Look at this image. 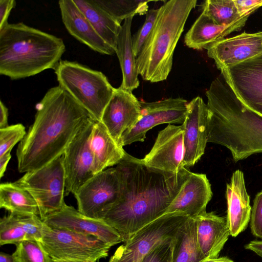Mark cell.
<instances>
[{
    "instance_id": "1",
    "label": "cell",
    "mask_w": 262,
    "mask_h": 262,
    "mask_svg": "<svg viewBox=\"0 0 262 262\" xmlns=\"http://www.w3.org/2000/svg\"><path fill=\"white\" fill-rule=\"evenodd\" d=\"M115 167L120 195L104 220L124 242L164 214L190 172L185 167L177 173L153 168L126 152Z\"/></svg>"
},
{
    "instance_id": "36",
    "label": "cell",
    "mask_w": 262,
    "mask_h": 262,
    "mask_svg": "<svg viewBox=\"0 0 262 262\" xmlns=\"http://www.w3.org/2000/svg\"><path fill=\"white\" fill-rule=\"evenodd\" d=\"M250 226L252 234L262 240V191L256 194L253 201Z\"/></svg>"
},
{
    "instance_id": "38",
    "label": "cell",
    "mask_w": 262,
    "mask_h": 262,
    "mask_svg": "<svg viewBox=\"0 0 262 262\" xmlns=\"http://www.w3.org/2000/svg\"><path fill=\"white\" fill-rule=\"evenodd\" d=\"M15 5L14 0H0V29L8 24L10 13Z\"/></svg>"
},
{
    "instance_id": "20",
    "label": "cell",
    "mask_w": 262,
    "mask_h": 262,
    "mask_svg": "<svg viewBox=\"0 0 262 262\" xmlns=\"http://www.w3.org/2000/svg\"><path fill=\"white\" fill-rule=\"evenodd\" d=\"M196 218V238L202 261L218 257L230 232L226 217L205 212Z\"/></svg>"
},
{
    "instance_id": "31",
    "label": "cell",
    "mask_w": 262,
    "mask_h": 262,
    "mask_svg": "<svg viewBox=\"0 0 262 262\" xmlns=\"http://www.w3.org/2000/svg\"><path fill=\"white\" fill-rule=\"evenodd\" d=\"M27 240L23 215L10 213L0 220V245L17 244Z\"/></svg>"
},
{
    "instance_id": "37",
    "label": "cell",
    "mask_w": 262,
    "mask_h": 262,
    "mask_svg": "<svg viewBox=\"0 0 262 262\" xmlns=\"http://www.w3.org/2000/svg\"><path fill=\"white\" fill-rule=\"evenodd\" d=\"M234 2L241 16L252 14L262 6V0H234Z\"/></svg>"
},
{
    "instance_id": "33",
    "label": "cell",
    "mask_w": 262,
    "mask_h": 262,
    "mask_svg": "<svg viewBox=\"0 0 262 262\" xmlns=\"http://www.w3.org/2000/svg\"><path fill=\"white\" fill-rule=\"evenodd\" d=\"M25 127L21 123L0 129V157L11 151L16 143L26 135Z\"/></svg>"
},
{
    "instance_id": "16",
    "label": "cell",
    "mask_w": 262,
    "mask_h": 262,
    "mask_svg": "<svg viewBox=\"0 0 262 262\" xmlns=\"http://www.w3.org/2000/svg\"><path fill=\"white\" fill-rule=\"evenodd\" d=\"M208 110L207 104L200 96L187 104L184 128V156L183 166H193L204 155L208 142Z\"/></svg>"
},
{
    "instance_id": "9",
    "label": "cell",
    "mask_w": 262,
    "mask_h": 262,
    "mask_svg": "<svg viewBox=\"0 0 262 262\" xmlns=\"http://www.w3.org/2000/svg\"><path fill=\"white\" fill-rule=\"evenodd\" d=\"M188 217L178 212L161 216L124 242L108 262H138L157 246L173 239L179 228Z\"/></svg>"
},
{
    "instance_id": "11",
    "label": "cell",
    "mask_w": 262,
    "mask_h": 262,
    "mask_svg": "<svg viewBox=\"0 0 262 262\" xmlns=\"http://www.w3.org/2000/svg\"><path fill=\"white\" fill-rule=\"evenodd\" d=\"M96 121L94 118H91L73 138L62 155L66 178L65 195L70 193L74 195L95 175L90 138Z\"/></svg>"
},
{
    "instance_id": "10",
    "label": "cell",
    "mask_w": 262,
    "mask_h": 262,
    "mask_svg": "<svg viewBox=\"0 0 262 262\" xmlns=\"http://www.w3.org/2000/svg\"><path fill=\"white\" fill-rule=\"evenodd\" d=\"M121 192L116 167L105 169L83 184L74 194L78 210L83 215L103 220L117 202Z\"/></svg>"
},
{
    "instance_id": "14",
    "label": "cell",
    "mask_w": 262,
    "mask_h": 262,
    "mask_svg": "<svg viewBox=\"0 0 262 262\" xmlns=\"http://www.w3.org/2000/svg\"><path fill=\"white\" fill-rule=\"evenodd\" d=\"M42 221L50 228L94 236L112 247L124 242L119 233L104 220L88 217L66 204Z\"/></svg>"
},
{
    "instance_id": "28",
    "label": "cell",
    "mask_w": 262,
    "mask_h": 262,
    "mask_svg": "<svg viewBox=\"0 0 262 262\" xmlns=\"http://www.w3.org/2000/svg\"><path fill=\"white\" fill-rule=\"evenodd\" d=\"M196 218L188 217L173 239L171 262H202L196 238Z\"/></svg>"
},
{
    "instance_id": "7",
    "label": "cell",
    "mask_w": 262,
    "mask_h": 262,
    "mask_svg": "<svg viewBox=\"0 0 262 262\" xmlns=\"http://www.w3.org/2000/svg\"><path fill=\"white\" fill-rule=\"evenodd\" d=\"M40 242L52 258L76 262H97L108 256L112 247L94 236L53 229L45 223Z\"/></svg>"
},
{
    "instance_id": "29",
    "label": "cell",
    "mask_w": 262,
    "mask_h": 262,
    "mask_svg": "<svg viewBox=\"0 0 262 262\" xmlns=\"http://www.w3.org/2000/svg\"><path fill=\"white\" fill-rule=\"evenodd\" d=\"M94 2L120 24L136 14L144 15L148 11V3L141 0H93Z\"/></svg>"
},
{
    "instance_id": "8",
    "label": "cell",
    "mask_w": 262,
    "mask_h": 262,
    "mask_svg": "<svg viewBox=\"0 0 262 262\" xmlns=\"http://www.w3.org/2000/svg\"><path fill=\"white\" fill-rule=\"evenodd\" d=\"M15 182L34 199L42 220L59 210L66 204L62 155L41 168L26 172Z\"/></svg>"
},
{
    "instance_id": "39",
    "label": "cell",
    "mask_w": 262,
    "mask_h": 262,
    "mask_svg": "<svg viewBox=\"0 0 262 262\" xmlns=\"http://www.w3.org/2000/svg\"><path fill=\"white\" fill-rule=\"evenodd\" d=\"M8 109L3 102L0 101V129L7 127L8 125Z\"/></svg>"
},
{
    "instance_id": "12",
    "label": "cell",
    "mask_w": 262,
    "mask_h": 262,
    "mask_svg": "<svg viewBox=\"0 0 262 262\" xmlns=\"http://www.w3.org/2000/svg\"><path fill=\"white\" fill-rule=\"evenodd\" d=\"M140 102V118L133 128L122 135V147L136 142H143L147 132L157 125L164 123L183 124L185 121L188 103L183 98Z\"/></svg>"
},
{
    "instance_id": "25",
    "label": "cell",
    "mask_w": 262,
    "mask_h": 262,
    "mask_svg": "<svg viewBox=\"0 0 262 262\" xmlns=\"http://www.w3.org/2000/svg\"><path fill=\"white\" fill-rule=\"evenodd\" d=\"M133 16L125 19L118 35L115 52L122 74V89L133 92L139 86L138 73L132 45L131 26Z\"/></svg>"
},
{
    "instance_id": "42",
    "label": "cell",
    "mask_w": 262,
    "mask_h": 262,
    "mask_svg": "<svg viewBox=\"0 0 262 262\" xmlns=\"http://www.w3.org/2000/svg\"><path fill=\"white\" fill-rule=\"evenodd\" d=\"M202 262H234V261L233 260H232L231 259H230L227 257L223 256V257H217V258H215L205 260Z\"/></svg>"
},
{
    "instance_id": "15",
    "label": "cell",
    "mask_w": 262,
    "mask_h": 262,
    "mask_svg": "<svg viewBox=\"0 0 262 262\" xmlns=\"http://www.w3.org/2000/svg\"><path fill=\"white\" fill-rule=\"evenodd\" d=\"M184 128L181 125L168 124L159 132L150 151L143 159L148 167L177 173L185 168Z\"/></svg>"
},
{
    "instance_id": "43",
    "label": "cell",
    "mask_w": 262,
    "mask_h": 262,
    "mask_svg": "<svg viewBox=\"0 0 262 262\" xmlns=\"http://www.w3.org/2000/svg\"><path fill=\"white\" fill-rule=\"evenodd\" d=\"M0 262H14L12 255L4 252H1Z\"/></svg>"
},
{
    "instance_id": "26",
    "label": "cell",
    "mask_w": 262,
    "mask_h": 262,
    "mask_svg": "<svg viewBox=\"0 0 262 262\" xmlns=\"http://www.w3.org/2000/svg\"><path fill=\"white\" fill-rule=\"evenodd\" d=\"M73 1L101 38L116 51L122 25L98 6L93 0Z\"/></svg>"
},
{
    "instance_id": "6",
    "label": "cell",
    "mask_w": 262,
    "mask_h": 262,
    "mask_svg": "<svg viewBox=\"0 0 262 262\" xmlns=\"http://www.w3.org/2000/svg\"><path fill=\"white\" fill-rule=\"evenodd\" d=\"M54 71L59 85L96 121H101L115 90L105 75L101 72L68 60H60Z\"/></svg>"
},
{
    "instance_id": "13",
    "label": "cell",
    "mask_w": 262,
    "mask_h": 262,
    "mask_svg": "<svg viewBox=\"0 0 262 262\" xmlns=\"http://www.w3.org/2000/svg\"><path fill=\"white\" fill-rule=\"evenodd\" d=\"M221 71L237 98L262 116V54Z\"/></svg>"
},
{
    "instance_id": "5",
    "label": "cell",
    "mask_w": 262,
    "mask_h": 262,
    "mask_svg": "<svg viewBox=\"0 0 262 262\" xmlns=\"http://www.w3.org/2000/svg\"><path fill=\"white\" fill-rule=\"evenodd\" d=\"M196 0H170L159 8L152 31L136 57L138 73L150 82L166 80L177 43Z\"/></svg>"
},
{
    "instance_id": "27",
    "label": "cell",
    "mask_w": 262,
    "mask_h": 262,
    "mask_svg": "<svg viewBox=\"0 0 262 262\" xmlns=\"http://www.w3.org/2000/svg\"><path fill=\"white\" fill-rule=\"evenodd\" d=\"M0 208L18 215H38L39 209L34 199L15 182L0 185Z\"/></svg>"
},
{
    "instance_id": "22",
    "label": "cell",
    "mask_w": 262,
    "mask_h": 262,
    "mask_svg": "<svg viewBox=\"0 0 262 262\" xmlns=\"http://www.w3.org/2000/svg\"><path fill=\"white\" fill-rule=\"evenodd\" d=\"M226 195L227 223L230 235L235 237L247 228L252 208L250 197L247 192L244 174L241 170L238 169L233 173L230 182L227 184Z\"/></svg>"
},
{
    "instance_id": "18",
    "label": "cell",
    "mask_w": 262,
    "mask_h": 262,
    "mask_svg": "<svg viewBox=\"0 0 262 262\" xmlns=\"http://www.w3.org/2000/svg\"><path fill=\"white\" fill-rule=\"evenodd\" d=\"M206 50L220 70L230 68L262 54V31L223 38Z\"/></svg>"
},
{
    "instance_id": "41",
    "label": "cell",
    "mask_w": 262,
    "mask_h": 262,
    "mask_svg": "<svg viewBox=\"0 0 262 262\" xmlns=\"http://www.w3.org/2000/svg\"><path fill=\"white\" fill-rule=\"evenodd\" d=\"M11 151L6 153L0 157V178H2L4 175L7 165L10 161L11 156Z\"/></svg>"
},
{
    "instance_id": "19",
    "label": "cell",
    "mask_w": 262,
    "mask_h": 262,
    "mask_svg": "<svg viewBox=\"0 0 262 262\" xmlns=\"http://www.w3.org/2000/svg\"><path fill=\"white\" fill-rule=\"evenodd\" d=\"M212 196L211 185L206 175L190 172L164 214L178 212L195 218L206 212Z\"/></svg>"
},
{
    "instance_id": "32",
    "label": "cell",
    "mask_w": 262,
    "mask_h": 262,
    "mask_svg": "<svg viewBox=\"0 0 262 262\" xmlns=\"http://www.w3.org/2000/svg\"><path fill=\"white\" fill-rule=\"evenodd\" d=\"M14 262H51L52 258L40 242L27 240L16 245Z\"/></svg>"
},
{
    "instance_id": "4",
    "label": "cell",
    "mask_w": 262,
    "mask_h": 262,
    "mask_svg": "<svg viewBox=\"0 0 262 262\" xmlns=\"http://www.w3.org/2000/svg\"><path fill=\"white\" fill-rule=\"evenodd\" d=\"M66 51L63 40L23 23L0 29V74L12 80L55 69Z\"/></svg>"
},
{
    "instance_id": "35",
    "label": "cell",
    "mask_w": 262,
    "mask_h": 262,
    "mask_svg": "<svg viewBox=\"0 0 262 262\" xmlns=\"http://www.w3.org/2000/svg\"><path fill=\"white\" fill-rule=\"evenodd\" d=\"M173 239L157 246L138 262H171Z\"/></svg>"
},
{
    "instance_id": "2",
    "label": "cell",
    "mask_w": 262,
    "mask_h": 262,
    "mask_svg": "<svg viewBox=\"0 0 262 262\" xmlns=\"http://www.w3.org/2000/svg\"><path fill=\"white\" fill-rule=\"evenodd\" d=\"M35 108L34 122L16 152L21 173L37 170L61 156L93 118L59 85L50 89Z\"/></svg>"
},
{
    "instance_id": "3",
    "label": "cell",
    "mask_w": 262,
    "mask_h": 262,
    "mask_svg": "<svg viewBox=\"0 0 262 262\" xmlns=\"http://www.w3.org/2000/svg\"><path fill=\"white\" fill-rule=\"evenodd\" d=\"M206 96L208 142L227 148L235 162L262 152V116L237 98L222 74Z\"/></svg>"
},
{
    "instance_id": "21",
    "label": "cell",
    "mask_w": 262,
    "mask_h": 262,
    "mask_svg": "<svg viewBox=\"0 0 262 262\" xmlns=\"http://www.w3.org/2000/svg\"><path fill=\"white\" fill-rule=\"evenodd\" d=\"M59 6L63 24L71 35L100 54L111 55L116 53L98 34L73 0H60Z\"/></svg>"
},
{
    "instance_id": "34",
    "label": "cell",
    "mask_w": 262,
    "mask_h": 262,
    "mask_svg": "<svg viewBox=\"0 0 262 262\" xmlns=\"http://www.w3.org/2000/svg\"><path fill=\"white\" fill-rule=\"evenodd\" d=\"M159 9L148 10L143 24L132 37V45L134 54L137 57L150 34L158 15Z\"/></svg>"
},
{
    "instance_id": "30",
    "label": "cell",
    "mask_w": 262,
    "mask_h": 262,
    "mask_svg": "<svg viewBox=\"0 0 262 262\" xmlns=\"http://www.w3.org/2000/svg\"><path fill=\"white\" fill-rule=\"evenodd\" d=\"M202 9L214 23L222 26L230 25L243 16L239 14L234 0H207L202 5Z\"/></svg>"
},
{
    "instance_id": "44",
    "label": "cell",
    "mask_w": 262,
    "mask_h": 262,
    "mask_svg": "<svg viewBox=\"0 0 262 262\" xmlns=\"http://www.w3.org/2000/svg\"><path fill=\"white\" fill-rule=\"evenodd\" d=\"M51 262H76V261L58 260V259H54L52 258Z\"/></svg>"
},
{
    "instance_id": "17",
    "label": "cell",
    "mask_w": 262,
    "mask_h": 262,
    "mask_svg": "<svg viewBox=\"0 0 262 262\" xmlns=\"http://www.w3.org/2000/svg\"><path fill=\"white\" fill-rule=\"evenodd\" d=\"M141 117L140 101L132 92L115 88L113 95L105 107L101 121L121 147L123 133L133 128Z\"/></svg>"
},
{
    "instance_id": "24",
    "label": "cell",
    "mask_w": 262,
    "mask_h": 262,
    "mask_svg": "<svg viewBox=\"0 0 262 262\" xmlns=\"http://www.w3.org/2000/svg\"><path fill=\"white\" fill-rule=\"evenodd\" d=\"M90 146L95 174L107 167L117 165L126 152L115 141L101 121L95 123L91 135Z\"/></svg>"
},
{
    "instance_id": "40",
    "label": "cell",
    "mask_w": 262,
    "mask_h": 262,
    "mask_svg": "<svg viewBox=\"0 0 262 262\" xmlns=\"http://www.w3.org/2000/svg\"><path fill=\"white\" fill-rule=\"evenodd\" d=\"M244 247L246 249L252 251L262 257V240L252 241L245 245Z\"/></svg>"
},
{
    "instance_id": "23",
    "label": "cell",
    "mask_w": 262,
    "mask_h": 262,
    "mask_svg": "<svg viewBox=\"0 0 262 262\" xmlns=\"http://www.w3.org/2000/svg\"><path fill=\"white\" fill-rule=\"evenodd\" d=\"M251 14L243 15L239 19L227 26L218 25L202 11L185 34L186 46L194 50L207 49L232 32L239 31L246 24Z\"/></svg>"
}]
</instances>
